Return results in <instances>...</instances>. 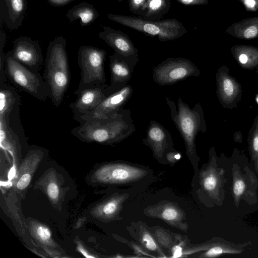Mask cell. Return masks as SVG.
<instances>
[{"mask_svg":"<svg viewBox=\"0 0 258 258\" xmlns=\"http://www.w3.org/2000/svg\"><path fill=\"white\" fill-rule=\"evenodd\" d=\"M46 152L45 149L37 146L29 148L24 160L17 169L12 182L13 188L17 193L22 196L25 194Z\"/></svg>","mask_w":258,"mask_h":258,"instance_id":"obj_11","label":"cell"},{"mask_svg":"<svg viewBox=\"0 0 258 258\" xmlns=\"http://www.w3.org/2000/svg\"><path fill=\"white\" fill-rule=\"evenodd\" d=\"M13 49L10 50L13 58L27 68L38 72L43 60L39 44L28 37H21L14 41Z\"/></svg>","mask_w":258,"mask_h":258,"instance_id":"obj_16","label":"cell"},{"mask_svg":"<svg viewBox=\"0 0 258 258\" xmlns=\"http://www.w3.org/2000/svg\"><path fill=\"white\" fill-rule=\"evenodd\" d=\"M149 228L168 257H183V252L190 242L188 236L160 226H149Z\"/></svg>","mask_w":258,"mask_h":258,"instance_id":"obj_19","label":"cell"},{"mask_svg":"<svg viewBox=\"0 0 258 258\" xmlns=\"http://www.w3.org/2000/svg\"><path fill=\"white\" fill-rule=\"evenodd\" d=\"M47 197L51 205L56 209H61L68 188L64 187L63 177L52 168L46 170L34 185Z\"/></svg>","mask_w":258,"mask_h":258,"instance_id":"obj_17","label":"cell"},{"mask_svg":"<svg viewBox=\"0 0 258 258\" xmlns=\"http://www.w3.org/2000/svg\"><path fill=\"white\" fill-rule=\"evenodd\" d=\"M143 144L151 150L155 160L162 165H167L165 156L167 152L175 149L171 135L159 122L150 121L146 136Z\"/></svg>","mask_w":258,"mask_h":258,"instance_id":"obj_14","label":"cell"},{"mask_svg":"<svg viewBox=\"0 0 258 258\" xmlns=\"http://www.w3.org/2000/svg\"><path fill=\"white\" fill-rule=\"evenodd\" d=\"M126 229L134 240L157 257H168L150 230L149 226L144 221H133L126 227Z\"/></svg>","mask_w":258,"mask_h":258,"instance_id":"obj_20","label":"cell"},{"mask_svg":"<svg viewBox=\"0 0 258 258\" xmlns=\"http://www.w3.org/2000/svg\"><path fill=\"white\" fill-rule=\"evenodd\" d=\"M165 98L170 109L171 119L184 141L186 155L195 172L199 168L200 161L196 139L198 133L205 128L201 105L197 103L190 108L178 97L176 106L174 101L167 97Z\"/></svg>","mask_w":258,"mask_h":258,"instance_id":"obj_3","label":"cell"},{"mask_svg":"<svg viewBox=\"0 0 258 258\" xmlns=\"http://www.w3.org/2000/svg\"><path fill=\"white\" fill-rule=\"evenodd\" d=\"M135 131L131 111L123 108L113 116L82 120L71 133L83 142L114 146L131 136Z\"/></svg>","mask_w":258,"mask_h":258,"instance_id":"obj_1","label":"cell"},{"mask_svg":"<svg viewBox=\"0 0 258 258\" xmlns=\"http://www.w3.org/2000/svg\"><path fill=\"white\" fill-rule=\"evenodd\" d=\"M27 8V0H0V24L10 30L22 25Z\"/></svg>","mask_w":258,"mask_h":258,"instance_id":"obj_21","label":"cell"},{"mask_svg":"<svg viewBox=\"0 0 258 258\" xmlns=\"http://www.w3.org/2000/svg\"><path fill=\"white\" fill-rule=\"evenodd\" d=\"M77 244V249L82 254L86 257H99L96 253H94L90 251L88 248L86 247L80 241H76Z\"/></svg>","mask_w":258,"mask_h":258,"instance_id":"obj_31","label":"cell"},{"mask_svg":"<svg viewBox=\"0 0 258 258\" xmlns=\"http://www.w3.org/2000/svg\"><path fill=\"white\" fill-rule=\"evenodd\" d=\"M257 102H258V99H257Z\"/></svg>","mask_w":258,"mask_h":258,"instance_id":"obj_40","label":"cell"},{"mask_svg":"<svg viewBox=\"0 0 258 258\" xmlns=\"http://www.w3.org/2000/svg\"><path fill=\"white\" fill-rule=\"evenodd\" d=\"M232 191L236 203L239 202L240 200L246 194L248 187L246 179L241 174L239 170H236L233 173Z\"/></svg>","mask_w":258,"mask_h":258,"instance_id":"obj_27","label":"cell"},{"mask_svg":"<svg viewBox=\"0 0 258 258\" xmlns=\"http://www.w3.org/2000/svg\"><path fill=\"white\" fill-rule=\"evenodd\" d=\"M116 240L127 245L134 252L136 257H157L135 240H130L116 234H112Z\"/></svg>","mask_w":258,"mask_h":258,"instance_id":"obj_28","label":"cell"},{"mask_svg":"<svg viewBox=\"0 0 258 258\" xmlns=\"http://www.w3.org/2000/svg\"><path fill=\"white\" fill-rule=\"evenodd\" d=\"M99 13L91 4L83 2L75 6L69 10L67 18L71 22L80 19V24L85 27L92 24L98 17Z\"/></svg>","mask_w":258,"mask_h":258,"instance_id":"obj_23","label":"cell"},{"mask_svg":"<svg viewBox=\"0 0 258 258\" xmlns=\"http://www.w3.org/2000/svg\"><path fill=\"white\" fill-rule=\"evenodd\" d=\"M178 3L186 6H199L206 4L207 0H176Z\"/></svg>","mask_w":258,"mask_h":258,"instance_id":"obj_33","label":"cell"},{"mask_svg":"<svg viewBox=\"0 0 258 258\" xmlns=\"http://www.w3.org/2000/svg\"><path fill=\"white\" fill-rule=\"evenodd\" d=\"M133 87L127 84L106 96L94 109L81 116L78 122L90 118H103L116 114L131 98Z\"/></svg>","mask_w":258,"mask_h":258,"instance_id":"obj_15","label":"cell"},{"mask_svg":"<svg viewBox=\"0 0 258 258\" xmlns=\"http://www.w3.org/2000/svg\"><path fill=\"white\" fill-rule=\"evenodd\" d=\"M257 28L254 26L248 27L244 32V36L247 39L254 37L257 34Z\"/></svg>","mask_w":258,"mask_h":258,"instance_id":"obj_35","label":"cell"},{"mask_svg":"<svg viewBox=\"0 0 258 258\" xmlns=\"http://www.w3.org/2000/svg\"><path fill=\"white\" fill-rule=\"evenodd\" d=\"M148 166L123 160L102 163L90 175L91 181L100 186H131L150 176Z\"/></svg>","mask_w":258,"mask_h":258,"instance_id":"obj_4","label":"cell"},{"mask_svg":"<svg viewBox=\"0 0 258 258\" xmlns=\"http://www.w3.org/2000/svg\"><path fill=\"white\" fill-rule=\"evenodd\" d=\"M29 230L33 238L45 250L49 252L57 246L52 237V233L48 226L37 220L29 222Z\"/></svg>","mask_w":258,"mask_h":258,"instance_id":"obj_24","label":"cell"},{"mask_svg":"<svg viewBox=\"0 0 258 258\" xmlns=\"http://www.w3.org/2000/svg\"><path fill=\"white\" fill-rule=\"evenodd\" d=\"M146 1L147 0H128L130 11L135 15L139 16V13Z\"/></svg>","mask_w":258,"mask_h":258,"instance_id":"obj_30","label":"cell"},{"mask_svg":"<svg viewBox=\"0 0 258 258\" xmlns=\"http://www.w3.org/2000/svg\"><path fill=\"white\" fill-rule=\"evenodd\" d=\"M108 18L119 24L151 37H157L162 42L172 41L183 36L187 31L176 19L158 21L143 19L139 16L107 14Z\"/></svg>","mask_w":258,"mask_h":258,"instance_id":"obj_5","label":"cell"},{"mask_svg":"<svg viewBox=\"0 0 258 258\" xmlns=\"http://www.w3.org/2000/svg\"><path fill=\"white\" fill-rule=\"evenodd\" d=\"M101 26L103 30L98 33L99 38L104 40L115 52L125 56L139 53V50L126 33L107 26Z\"/></svg>","mask_w":258,"mask_h":258,"instance_id":"obj_22","label":"cell"},{"mask_svg":"<svg viewBox=\"0 0 258 258\" xmlns=\"http://www.w3.org/2000/svg\"><path fill=\"white\" fill-rule=\"evenodd\" d=\"M126 192H115L102 200L93 207L91 215L100 221L108 223L123 219L120 213L123 204L130 198Z\"/></svg>","mask_w":258,"mask_h":258,"instance_id":"obj_18","label":"cell"},{"mask_svg":"<svg viewBox=\"0 0 258 258\" xmlns=\"http://www.w3.org/2000/svg\"><path fill=\"white\" fill-rule=\"evenodd\" d=\"M199 75V70L190 60L181 57H168L154 68L152 78L158 85L167 86Z\"/></svg>","mask_w":258,"mask_h":258,"instance_id":"obj_9","label":"cell"},{"mask_svg":"<svg viewBox=\"0 0 258 258\" xmlns=\"http://www.w3.org/2000/svg\"><path fill=\"white\" fill-rule=\"evenodd\" d=\"M223 89L225 93L227 96H231L234 92V87L232 82L230 80L227 79L224 80L223 84Z\"/></svg>","mask_w":258,"mask_h":258,"instance_id":"obj_34","label":"cell"},{"mask_svg":"<svg viewBox=\"0 0 258 258\" xmlns=\"http://www.w3.org/2000/svg\"><path fill=\"white\" fill-rule=\"evenodd\" d=\"M109 60L110 83L107 87L109 95L128 84L139 61V54L125 56L114 52L109 56Z\"/></svg>","mask_w":258,"mask_h":258,"instance_id":"obj_12","label":"cell"},{"mask_svg":"<svg viewBox=\"0 0 258 258\" xmlns=\"http://www.w3.org/2000/svg\"><path fill=\"white\" fill-rule=\"evenodd\" d=\"M66 44V39L61 36L55 37L50 42L42 76L48 87L49 98L56 107L61 104L71 80Z\"/></svg>","mask_w":258,"mask_h":258,"instance_id":"obj_2","label":"cell"},{"mask_svg":"<svg viewBox=\"0 0 258 258\" xmlns=\"http://www.w3.org/2000/svg\"><path fill=\"white\" fill-rule=\"evenodd\" d=\"M223 170L218 168L214 158L195 171L191 182V195L206 206L217 203L222 185Z\"/></svg>","mask_w":258,"mask_h":258,"instance_id":"obj_7","label":"cell"},{"mask_svg":"<svg viewBox=\"0 0 258 258\" xmlns=\"http://www.w3.org/2000/svg\"><path fill=\"white\" fill-rule=\"evenodd\" d=\"M171 6V0H147L139 17L150 20H161L168 13Z\"/></svg>","mask_w":258,"mask_h":258,"instance_id":"obj_25","label":"cell"},{"mask_svg":"<svg viewBox=\"0 0 258 258\" xmlns=\"http://www.w3.org/2000/svg\"><path fill=\"white\" fill-rule=\"evenodd\" d=\"M143 214L150 218L160 219L184 232H187L189 229L184 210L173 201L162 200L148 206L144 209Z\"/></svg>","mask_w":258,"mask_h":258,"instance_id":"obj_13","label":"cell"},{"mask_svg":"<svg viewBox=\"0 0 258 258\" xmlns=\"http://www.w3.org/2000/svg\"><path fill=\"white\" fill-rule=\"evenodd\" d=\"M106 54L105 50L98 47H80L77 60L81 78L78 87L106 84L104 62Z\"/></svg>","mask_w":258,"mask_h":258,"instance_id":"obj_8","label":"cell"},{"mask_svg":"<svg viewBox=\"0 0 258 258\" xmlns=\"http://www.w3.org/2000/svg\"><path fill=\"white\" fill-rule=\"evenodd\" d=\"M75 0H47L48 3L53 7H62Z\"/></svg>","mask_w":258,"mask_h":258,"instance_id":"obj_36","label":"cell"},{"mask_svg":"<svg viewBox=\"0 0 258 258\" xmlns=\"http://www.w3.org/2000/svg\"><path fill=\"white\" fill-rule=\"evenodd\" d=\"M244 4L248 8H253L255 5V2L254 0H245Z\"/></svg>","mask_w":258,"mask_h":258,"instance_id":"obj_37","label":"cell"},{"mask_svg":"<svg viewBox=\"0 0 258 258\" xmlns=\"http://www.w3.org/2000/svg\"><path fill=\"white\" fill-rule=\"evenodd\" d=\"M106 84L78 87L74 92L75 100L69 107L73 114V118L78 121L80 118L94 109L109 94Z\"/></svg>","mask_w":258,"mask_h":258,"instance_id":"obj_10","label":"cell"},{"mask_svg":"<svg viewBox=\"0 0 258 258\" xmlns=\"http://www.w3.org/2000/svg\"><path fill=\"white\" fill-rule=\"evenodd\" d=\"M241 252V251L239 249L225 246L222 243L217 242L207 250L192 254L189 257L199 258L215 257L226 253L237 254Z\"/></svg>","mask_w":258,"mask_h":258,"instance_id":"obj_26","label":"cell"},{"mask_svg":"<svg viewBox=\"0 0 258 258\" xmlns=\"http://www.w3.org/2000/svg\"><path fill=\"white\" fill-rule=\"evenodd\" d=\"M114 1H116L117 2L120 3V2H122L123 0H114Z\"/></svg>","mask_w":258,"mask_h":258,"instance_id":"obj_39","label":"cell"},{"mask_svg":"<svg viewBox=\"0 0 258 258\" xmlns=\"http://www.w3.org/2000/svg\"><path fill=\"white\" fill-rule=\"evenodd\" d=\"M181 157V153L175 149L167 152L165 158L168 165L174 166L180 159Z\"/></svg>","mask_w":258,"mask_h":258,"instance_id":"obj_29","label":"cell"},{"mask_svg":"<svg viewBox=\"0 0 258 258\" xmlns=\"http://www.w3.org/2000/svg\"><path fill=\"white\" fill-rule=\"evenodd\" d=\"M248 60L247 55L245 54H241L239 57V61L243 64L246 63Z\"/></svg>","mask_w":258,"mask_h":258,"instance_id":"obj_38","label":"cell"},{"mask_svg":"<svg viewBox=\"0 0 258 258\" xmlns=\"http://www.w3.org/2000/svg\"><path fill=\"white\" fill-rule=\"evenodd\" d=\"M6 34L5 32L2 28V26H1L0 30V60L5 59V54L4 52V48L6 41Z\"/></svg>","mask_w":258,"mask_h":258,"instance_id":"obj_32","label":"cell"},{"mask_svg":"<svg viewBox=\"0 0 258 258\" xmlns=\"http://www.w3.org/2000/svg\"><path fill=\"white\" fill-rule=\"evenodd\" d=\"M4 72L13 84L39 100L49 98L48 87L43 76L14 59L10 50L5 56Z\"/></svg>","mask_w":258,"mask_h":258,"instance_id":"obj_6","label":"cell"}]
</instances>
